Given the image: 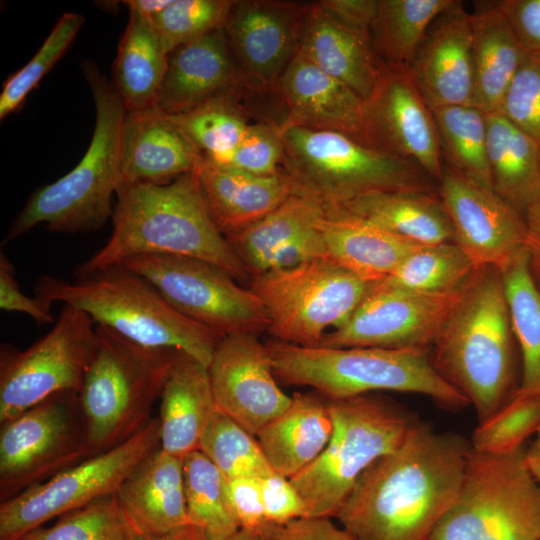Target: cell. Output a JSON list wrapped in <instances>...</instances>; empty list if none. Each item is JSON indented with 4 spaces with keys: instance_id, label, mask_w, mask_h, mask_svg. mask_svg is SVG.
Segmentation results:
<instances>
[{
    "instance_id": "60",
    "label": "cell",
    "mask_w": 540,
    "mask_h": 540,
    "mask_svg": "<svg viewBox=\"0 0 540 540\" xmlns=\"http://www.w3.org/2000/svg\"><path fill=\"white\" fill-rule=\"evenodd\" d=\"M281 526L273 525L268 530L259 534L257 540H281L279 537V529Z\"/></svg>"
},
{
    "instance_id": "21",
    "label": "cell",
    "mask_w": 540,
    "mask_h": 540,
    "mask_svg": "<svg viewBox=\"0 0 540 540\" xmlns=\"http://www.w3.org/2000/svg\"><path fill=\"white\" fill-rule=\"evenodd\" d=\"M472 20L460 1L431 25L408 68L431 110L472 105Z\"/></svg>"
},
{
    "instance_id": "52",
    "label": "cell",
    "mask_w": 540,
    "mask_h": 540,
    "mask_svg": "<svg viewBox=\"0 0 540 540\" xmlns=\"http://www.w3.org/2000/svg\"><path fill=\"white\" fill-rule=\"evenodd\" d=\"M527 53L540 54V0L496 1Z\"/></svg>"
},
{
    "instance_id": "55",
    "label": "cell",
    "mask_w": 540,
    "mask_h": 540,
    "mask_svg": "<svg viewBox=\"0 0 540 540\" xmlns=\"http://www.w3.org/2000/svg\"><path fill=\"white\" fill-rule=\"evenodd\" d=\"M523 217L527 227L526 249L529 270L540 290V193L528 205Z\"/></svg>"
},
{
    "instance_id": "9",
    "label": "cell",
    "mask_w": 540,
    "mask_h": 540,
    "mask_svg": "<svg viewBox=\"0 0 540 540\" xmlns=\"http://www.w3.org/2000/svg\"><path fill=\"white\" fill-rule=\"evenodd\" d=\"M331 438L319 457L290 478L305 517H335L360 476L395 450L418 421L397 404L373 395L327 399Z\"/></svg>"
},
{
    "instance_id": "26",
    "label": "cell",
    "mask_w": 540,
    "mask_h": 540,
    "mask_svg": "<svg viewBox=\"0 0 540 540\" xmlns=\"http://www.w3.org/2000/svg\"><path fill=\"white\" fill-rule=\"evenodd\" d=\"M276 90L288 112L284 122L338 131L357 139L363 99L299 51L282 74Z\"/></svg>"
},
{
    "instance_id": "12",
    "label": "cell",
    "mask_w": 540,
    "mask_h": 540,
    "mask_svg": "<svg viewBox=\"0 0 540 540\" xmlns=\"http://www.w3.org/2000/svg\"><path fill=\"white\" fill-rule=\"evenodd\" d=\"M90 457L78 392L52 395L0 423V502Z\"/></svg>"
},
{
    "instance_id": "17",
    "label": "cell",
    "mask_w": 540,
    "mask_h": 540,
    "mask_svg": "<svg viewBox=\"0 0 540 540\" xmlns=\"http://www.w3.org/2000/svg\"><path fill=\"white\" fill-rule=\"evenodd\" d=\"M357 140L408 160L439 182L443 159L432 110L408 66L381 62L376 85L363 100Z\"/></svg>"
},
{
    "instance_id": "37",
    "label": "cell",
    "mask_w": 540,
    "mask_h": 540,
    "mask_svg": "<svg viewBox=\"0 0 540 540\" xmlns=\"http://www.w3.org/2000/svg\"><path fill=\"white\" fill-rule=\"evenodd\" d=\"M457 2L378 0L371 36L379 60L391 66H408L433 22Z\"/></svg>"
},
{
    "instance_id": "30",
    "label": "cell",
    "mask_w": 540,
    "mask_h": 540,
    "mask_svg": "<svg viewBox=\"0 0 540 540\" xmlns=\"http://www.w3.org/2000/svg\"><path fill=\"white\" fill-rule=\"evenodd\" d=\"M332 431L327 399L320 394L295 393L289 407L256 438L272 469L290 479L319 457Z\"/></svg>"
},
{
    "instance_id": "29",
    "label": "cell",
    "mask_w": 540,
    "mask_h": 540,
    "mask_svg": "<svg viewBox=\"0 0 540 540\" xmlns=\"http://www.w3.org/2000/svg\"><path fill=\"white\" fill-rule=\"evenodd\" d=\"M216 410L208 367L177 351L160 396V449L181 459L198 450Z\"/></svg>"
},
{
    "instance_id": "51",
    "label": "cell",
    "mask_w": 540,
    "mask_h": 540,
    "mask_svg": "<svg viewBox=\"0 0 540 540\" xmlns=\"http://www.w3.org/2000/svg\"><path fill=\"white\" fill-rule=\"evenodd\" d=\"M227 483L230 501L240 529L262 533L273 526L265 517L259 478L240 477L227 480Z\"/></svg>"
},
{
    "instance_id": "19",
    "label": "cell",
    "mask_w": 540,
    "mask_h": 540,
    "mask_svg": "<svg viewBox=\"0 0 540 540\" xmlns=\"http://www.w3.org/2000/svg\"><path fill=\"white\" fill-rule=\"evenodd\" d=\"M208 371L216 409L254 436L291 403L277 383L266 344L256 335L223 338Z\"/></svg>"
},
{
    "instance_id": "50",
    "label": "cell",
    "mask_w": 540,
    "mask_h": 540,
    "mask_svg": "<svg viewBox=\"0 0 540 540\" xmlns=\"http://www.w3.org/2000/svg\"><path fill=\"white\" fill-rule=\"evenodd\" d=\"M52 303L25 295L15 278V269L7 256L0 254V308L7 312H20L30 316L39 326L54 321Z\"/></svg>"
},
{
    "instance_id": "32",
    "label": "cell",
    "mask_w": 540,
    "mask_h": 540,
    "mask_svg": "<svg viewBox=\"0 0 540 540\" xmlns=\"http://www.w3.org/2000/svg\"><path fill=\"white\" fill-rule=\"evenodd\" d=\"M338 206L361 220L422 245L454 242L453 227L438 191H373Z\"/></svg>"
},
{
    "instance_id": "44",
    "label": "cell",
    "mask_w": 540,
    "mask_h": 540,
    "mask_svg": "<svg viewBox=\"0 0 540 540\" xmlns=\"http://www.w3.org/2000/svg\"><path fill=\"white\" fill-rule=\"evenodd\" d=\"M540 427V394L517 391L500 409L478 423L470 443L475 451L503 453L524 446Z\"/></svg>"
},
{
    "instance_id": "45",
    "label": "cell",
    "mask_w": 540,
    "mask_h": 540,
    "mask_svg": "<svg viewBox=\"0 0 540 540\" xmlns=\"http://www.w3.org/2000/svg\"><path fill=\"white\" fill-rule=\"evenodd\" d=\"M84 21L81 14L64 13L30 61L6 79L0 93L1 119L19 108L29 92L64 54Z\"/></svg>"
},
{
    "instance_id": "27",
    "label": "cell",
    "mask_w": 540,
    "mask_h": 540,
    "mask_svg": "<svg viewBox=\"0 0 540 540\" xmlns=\"http://www.w3.org/2000/svg\"><path fill=\"white\" fill-rule=\"evenodd\" d=\"M316 225L326 258L369 283L386 279L422 245L361 220L339 206H325Z\"/></svg>"
},
{
    "instance_id": "7",
    "label": "cell",
    "mask_w": 540,
    "mask_h": 540,
    "mask_svg": "<svg viewBox=\"0 0 540 540\" xmlns=\"http://www.w3.org/2000/svg\"><path fill=\"white\" fill-rule=\"evenodd\" d=\"M96 333L78 392L92 456L123 444L152 420L178 351L138 345L99 324Z\"/></svg>"
},
{
    "instance_id": "38",
    "label": "cell",
    "mask_w": 540,
    "mask_h": 540,
    "mask_svg": "<svg viewBox=\"0 0 540 540\" xmlns=\"http://www.w3.org/2000/svg\"><path fill=\"white\" fill-rule=\"evenodd\" d=\"M186 510L189 524L206 540H227L240 530L220 470L201 451L182 458Z\"/></svg>"
},
{
    "instance_id": "49",
    "label": "cell",
    "mask_w": 540,
    "mask_h": 540,
    "mask_svg": "<svg viewBox=\"0 0 540 540\" xmlns=\"http://www.w3.org/2000/svg\"><path fill=\"white\" fill-rule=\"evenodd\" d=\"M259 480L268 523L284 526L306 516L303 499L289 478L272 471Z\"/></svg>"
},
{
    "instance_id": "25",
    "label": "cell",
    "mask_w": 540,
    "mask_h": 540,
    "mask_svg": "<svg viewBox=\"0 0 540 540\" xmlns=\"http://www.w3.org/2000/svg\"><path fill=\"white\" fill-rule=\"evenodd\" d=\"M136 534L160 535L189 524L182 459L157 448L116 492Z\"/></svg>"
},
{
    "instance_id": "20",
    "label": "cell",
    "mask_w": 540,
    "mask_h": 540,
    "mask_svg": "<svg viewBox=\"0 0 540 540\" xmlns=\"http://www.w3.org/2000/svg\"><path fill=\"white\" fill-rule=\"evenodd\" d=\"M308 8L287 1H234L223 29L243 78L277 89L299 51Z\"/></svg>"
},
{
    "instance_id": "11",
    "label": "cell",
    "mask_w": 540,
    "mask_h": 540,
    "mask_svg": "<svg viewBox=\"0 0 540 540\" xmlns=\"http://www.w3.org/2000/svg\"><path fill=\"white\" fill-rule=\"evenodd\" d=\"M371 283L326 258L252 277L249 288L262 302L274 340L316 347L339 327Z\"/></svg>"
},
{
    "instance_id": "15",
    "label": "cell",
    "mask_w": 540,
    "mask_h": 540,
    "mask_svg": "<svg viewBox=\"0 0 540 540\" xmlns=\"http://www.w3.org/2000/svg\"><path fill=\"white\" fill-rule=\"evenodd\" d=\"M159 447V419L153 417L123 444L1 502L0 540H18L55 517L115 494L136 466Z\"/></svg>"
},
{
    "instance_id": "24",
    "label": "cell",
    "mask_w": 540,
    "mask_h": 540,
    "mask_svg": "<svg viewBox=\"0 0 540 540\" xmlns=\"http://www.w3.org/2000/svg\"><path fill=\"white\" fill-rule=\"evenodd\" d=\"M197 175L208 212L226 238L259 222L293 194L285 171L257 175L204 160Z\"/></svg>"
},
{
    "instance_id": "47",
    "label": "cell",
    "mask_w": 540,
    "mask_h": 540,
    "mask_svg": "<svg viewBox=\"0 0 540 540\" xmlns=\"http://www.w3.org/2000/svg\"><path fill=\"white\" fill-rule=\"evenodd\" d=\"M500 112L540 145V54L526 53Z\"/></svg>"
},
{
    "instance_id": "13",
    "label": "cell",
    "mask_w": 540,
    "mask_h": 540,
    "mask_svg": "<svg viewBox=\"0 0 540 540\" xmlns=\"http://www.w3.org/2000/svg\"><path fill=\"white\" fill-rule=\"evenodd\" d=\"M121 264L152 283L183 316L222 338L268 331L260 299L216 265L169 254L137 255Z\"/></svg>"
},
{
    "instance_id": "4",
    "label": "cell",
    "mask_w": 540,
    "mask_h": 540,
    "mask_svg": "<svg viewBox=\"0 0 540 540\" xmlns=\"http://www.w3.org/2000/svg\"><path fill=\"white\" fill-rule=\"evenodd\" d=\"M83 72L96 111L89 147L71 171L30 196L5 242L41 223L51 232L75 234L99 230L112 217L111 199L121 185V133L127 111L93 61L84 63Z\"/></svg>"
},
{
    "instance_id": "6",
    "label": "cell",
    "mask_w": 540,
    "mask_h": 540,
    "mask_svg": "<svg viewBox=\"0 0 540 540\" xmlns=\"http://www.w3.org/2000/svg\"><path fill=\"white\" fill-rule=\"evenodd\" d=\"M276 378L308 386L326 399H345L390 390L426 395L449 410L469 404L433 366L431 349L305 347L265 343Z\"/></svg>"
},
{
    "instance_id": "14",
    "label": "cell",
    "mask_w": 540,
    "mask_h": 540,
    "mask_svg": "<svg viewBox=\"0 0 540 540\" xmlns=\"http://www.w3.org/2000/svg\"><path fill=\"white\" fill-rule=\"evenodd\" d=\"M96 324L64 304L52 329L25 350L0 351V423L52 395L79 392L97 342Z\"/></svg>"
},
{
    "instance_id": "33",
    "label": "cell",
    "mask_w": 540,
    "mask_h": 540,
    "mask_svg": "<svg viewBox=\"0 0 540 540\" xmlns=\"http://www.w3.org/2000/svg\"><path fill=\"white\" fill-rule=\"evenodd\" d=\"M493 190L522 215L540 193V145L501 112L486 113Z\"/></svg>"
},
{
    "instance_id": "2",
    "label": "cell",
    "mask_w": 540,
    "mask_h": 540,
    "mask_svg": "<svg viewBox=\"0 0 540 540\" xmlns=\"http://www.w3.org/2000/svg\"><path fill=\"white\" fill-rule=\"evenodd\" d=\"M110 238L75 269L76 278L144 254L191 257L218 266L238 281L250 276L214 224L196 172L166 184H122Z\"/></svg>"
},
{
    "instance_id": "8",
    "label": "cell",
    "mask_w": 540,
    "mask_h": 540,
    "mask_svg": "<svg viewBox=\"0 0 540 540\" xmlns=\"http://www.w3.org/2000/svg\"><path fill=\"white\" fill-rule=\"evenodd\" d=\"M285 172L293 193L338 206L373 191L436 192L416 163L373 149L354 137L283 122Z\"/></svg>"
},
{
    "instance_id": "31",
    "label": "cell",
    "mask_w": 540,
    "mask_h": 540,
    "mask_svg": "<svg viewBox=\"0 0 540 540\" xmlns=\"http://www.w3.org/2000/svg\"><path fill=\"white\" fill-rule=\"evenodd\" d=\"M473 100L485 113L500 112L507 89L526 51L497 2H477L471 13Z\"/></svg>"
},
{
    "instance_id": "54",
    "label": "cell",
    "mask_w": 540,
    "mask_h": 540,
    "mask_svg": "<svg viewBox=\"0 0 540 540\" xmlns=\"http://www.w3.org/2000/svg\"><path fill=\"white\" fill-rule=\"evenodd\" d=\"M281 540H357L343 527L335 526L328 517H303L281 526Z\"/></svg>"
},
{
    "instance_id": "53",
    "label": "cell",
    "mask_w": 540,
    "mask_h": 540,
    "mask_svg": "<svg viewBox=\"0 0 540 540\" xmlns=\"http://www.w3.org/2000/svg\"><path fill=\"white\" fill-rule=\"evenodd\" d=\"M318 4L342 24L371 34L378 14V0H323Z\"/></svg>"
},
{
    "instance_id": "10",
    "label": "cell",
    "mask_w": 540,
    "mask_h": 540,
    "mask_svg": "<svg viewBox=\"0 0 540 540\" xmlns=\"http://www.w3.org/2000/svg\"><path fill=\"white\" fill-rule=\"evenodd\" d=\"M525 452L471 449L458 494L430 540H540V484Z\"/></svg>"
},
{
    "instance_id": "57",
    "label": "cell",
    "mask_w": 540,
    "mask_h": 540,
    "mask_svg": "<svg viewBox=\"0 0 540 540\" xmlns=\"http://www.w3.org/2000/svg\"><path fill=\"white\" fill-rule=\"evenodd\" d=\"M134 540H206L199 529L187 524L178 529L160 535H139Z\"/></svg>"
},
{
    "instance_id": "1",
    "label": "cell",
    "mask_w": 540,
    "mask_h": 540,
    "mask_svg": "<svg viewBox=\"0 0 540 540\" xmlns=\"http://www.w3.org/2000/svg\"><path fill=\"white\" fill-rule=\"evenodd\" d=\"M471 443L418 420L358 479L337 515L357 540H430L460 489Z\"/></svg>"
},
{
    "instance_id": "41",
    "label": "cell",
    "mask_w": 540,
    "mask_h": 540,
    "mask_svg": "<svg viewBox=\"0 0 540 540\" xmlns=\"http://www.w3.org/2000/svg\"><path fill=\"white\" fill-rule=\"evenodd\" d=\"M167 115L205 160L216 166L227 163L249 125L233 99L218 100L184 113Z\"/></svg>"
},
{
    "instance_id": "61",
    "label": "cell",
    "mask_w": 540,
    "mask_h": 540,
    "mask_svg": "<svg viewBox=\"0 0 540 540\" xmlns=\"http://www.w3.org/2000/svg\"><path fill=\"white\" fill-rule=\"evenodd\" d=\"M537 437H540V427H539V430L537 432Z\"/></svg>"
},
{
    "instance_id": "35",
    "label": "cell",
    "mask_w": 540,
    "mask_h": 540,
    "mask_svg": "<svg viewBox=\"0 0 540 540\" xmlns=\"http://www.w3.org/2000/svg\"><path fill=\"white\" fill-rule=\"evenodd\" d=\"M324 212L318 199L293 193L259 222L226 239L251 279L264 274L272 254L313 228Z\"/></svg>"
},
{
    "instance_id": "3",
    "label": "cell",
    "mask_w": 540,
    "mask_h": 540,
    "mask_svg": "<svg viewBox=\"0 0 540 540\" xmlns=\"http://www.w3.org/2000/svg\"><path fill=\"white\" fill-rule=\"evenodd\" d=\"M517 349L501 271L478 267L431 349L434 368L473 405L478 423L518 391Z\"/></svg>"
},
{
    "instance_id": "42",
    "label": "cell",
    "mask_w": 540,
    "mask_h": 540,
    "mask_svg": "<svg viewBox=\"0 0 540 540\" xmlns=\"http://www.w3.org/2000/svg\"><path fill=\"white\" fill-rule=\"evenodd\" d=\"M198 450L212 461L227 480L261 478L274 471L256 436L218 410L206 426Z\"/></svg>"
},
{
    "instance_id": "22",
    "label": "cell",
    "mask_w": 540,
    "mask_h": 540,
    "mask_svg": "<svg viewBox=\"0 0 540 540\" xmlns=\"http://www.w3.org/2000/svg\"><path fill=\"white\" fill-rule=\"evenodd\" d=\"M243 75L224 29L173 49L156 107L179 114L205 104L233 99Z\"/></svg>"
},
{
    "instance_id": "28",
    "label": "cell",
    "mask_w": 540,
    "mask_h": 540,
    "mask_svg": "<svg viewBox=\"0 0 540 540\" xmlns=\"http://www.w3.org/2000/svg\"><path fill=\"white\" fill-rule=\"evenodd\" d=\"M299 52L363 100L373 91L381 61L370 33L353 29L309 4Z\"/></svg>"
},
{
    "instance_id": "34",
    "label": "cell",
    "mask_w": 540,
    "mask_h": 540,
    "mask_svg": "<svg viewBox=\"0 0 540 540\" xmlns=\"http://www.w3.org/2000/svg\"><path fill=\"white\" fill-rule=\"evenodd\" d=\"M168 56L153 21L130 13L114 66V87L127 111L156 107Z\"/></svg>"
},
{
    "instance_id": "59",
    "label": "cell",
    "mask_w": 540,
    "mask_h": 540,
    "mask_svg": "<svg viewBox=\"0 0 540 540\" xmlns=\"http://www.w3.org/2000/svg\"><path fill=\"white\" fill-rule=\"evenodd\" d=\"M259 532L250 529H240L227 540H257Z\"/></svg>"
},
{
    "instance_id": "23",
    "label": "cell",
    "mask_w": 540,
    "mask_h": 540,
    "mask_svg": "<svg viewBox=\"0 0 540 540\" xmlns=\"http://www.w3.org/2000/svg\"><path fill=\"white\" fill-rule=\"evenodd\" d=\"M204 160L157 107L126 112L121 133V185L166 184L198 171Z\"/></svg>"
},
{
    "instance_id": "43",
    "label": "cell",
    "mask_w": 540,
    "mask_h": 540,
    "mask_svg": "<svg viewBox=\"0 0 540 540\" xmlns=\"http://www.w3.org/2000/svg\"><path fill=\"white\" fill-rule=\"evenodd\" d=\"M136 533L116 493L59 517L50 527H37L18 540H134Z\"/></svg>"
},
{
    "instance_id": "48",
    "label": "cell",
    "mask_w": 540,
    "mask_h": 540,
    "mask_svg": "<svg viewBox=\"0 0 540 540\" xmlns=\"http://www.w3.org/2000/svg\"><path fill=\"white\" fill-rule=\"evenodd\" d=\"M284 160L281 126L269 123L248 125L246 132L224 166L257 175L280 172Z\"/></svg>"
},
{
    "instance_id": "56",
    "label": "cell",
    "mask_w": 540,
    "mask_h": 540,
    "mask_svg": "<svg viewBox=\"0 0 540 540\" xmlns=\"http://www.w3.org/2000/svg\"><path fill=\"white\" fill-rule=\"evenodd\" d=\"M172 2L173 0H129L124 1V4L129 8V13H135L152 20Z\"/></svg>"
},
{
    "instance_id": "36",
    "label": "cell",
    "mask_w": 540,
    "mask_h": 540,
    "mask_svg": "<svg viewBox=\"0 0 540 540\" xmlns=\"http://www.w3.org/2000/svg\"><path fill=\"white\" fill-rule=\"evenodd\" d=\"M500 271L521 357L518 390L540 394V290L529 270L527 249Z\"/></svg>"
},
{
    "instance_id": "16",
    "label": "cell",
    "mask_w": 540,
    "mask_h": 540,
    "mask_svg": "<svg viewBox=\"0 0 540 540\" xmlns=\"http://www.w3.org/2000/svg\"><path fill=\"white\" fill-rule=\"evenodd\" d=\"M461 290L425 293L371 283L356 309L319 346L431 349Z\"/></svg>"
},
{
    "instance_id": "5",
    "label": "cell",
    "mask_w": 540,
    "mask_h": 540,
    "mask_svg": "<svg viewBox=\"0 0 540 540\" xmlns=\"http://www.w3.org/2000/svg\"><path fill=\"white\" fill-rule=\"evenodd\" d=\"M35 296L74 306L138 345L182 351L207 367L223 339L183 316L152 283L122 264L73 282L42 275Z\"/></svg>"
},
{
    "instance_id": "46",
    "label": "cell",
    "mask_w": 540,
    "mask_h": 540,
    "mask_svg": "<svg viewBox=\"0 0 540 540\" xmlns=\"http://www.w3.org/2000/svg\"><path fill=\"white\" fill-rule=\"evenodd\" d=\"M233 3L229 0H173L152 21L170 53L180 45L224 28Z\"/></svg>"
},
{
    "instance_id": "58",
    "label": "cell",
    "mask_w": 540,
    "mask_h": 540,
    "mask_svg": "<svg viewBox=\"0 0 540 540\" xmlns=\"http://www.w3.org/2000/svg\"><path fill=\"white\" fill-rule=\"evenodd\" d=\"M525 461L536 481L540 484V437L526 447Z\"/></svg>"
},
{
    "instance_id": "39",
    "label": "cell",
    "mask_w": 540,
    "mask_h": 540,
    "mask_svg": "<svg viewBox=\"0 0 540 540\" xmlns=\"http://www.w3.org/2000/svg\"><path fill=\"white\" fill-rule=\"evenodd\" d=\"M432 113L444 164L493 190L487 159L486 113L473 105L443 106Z\"/></svg>"
},
{
    "instance_id": "18",
    "label": "cell",
    "mask_w": 540,
    "mask_h": 540,
    "mask_svg": "<svg viewBox=\"0 0 540 540\" xmlns=\"http://www.w3.org/2000/svg\"><path fill=\"white\" fill-rule=\"evenodd\" d=\"M438 195L450 219L454 242L475 268H504L526 249L523 215L494 190L443 163Z\"/></svg>"
},
{
    "instance_id": "40",
    "label": "cell",
    "mask_w": 540,
    "mask_h": 540,
    "mask_svg": "<svg viewBox=\"0 0 540 540\" xmlns=\"http://www.w3.org/2000/svg\"><path fill=\"white\" fill-rule=\"evenodd\" d=\"M475 269L454 242L421 245L380 283L409 291L447 293L460 290Z\"/></svg>"
}]
</instances>
